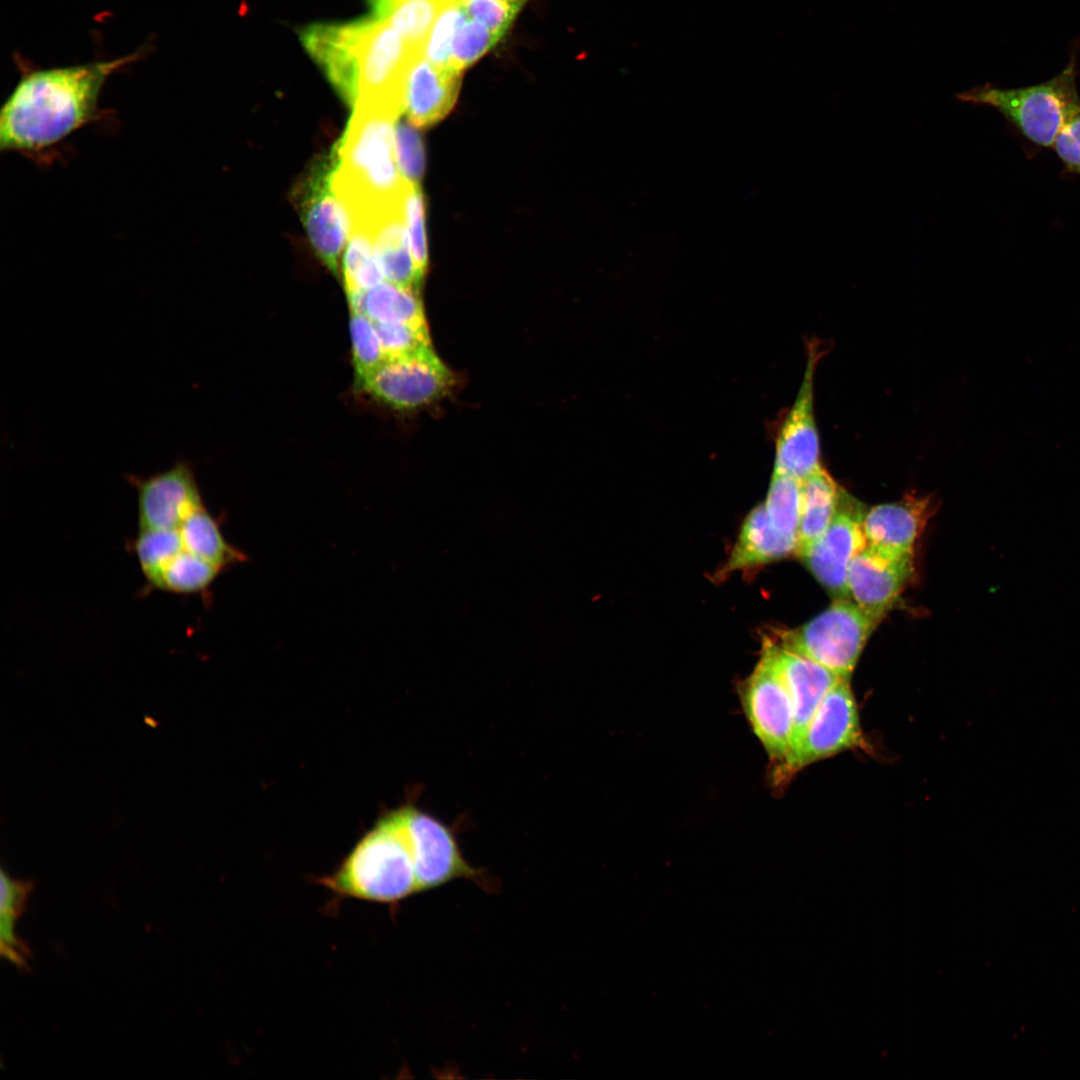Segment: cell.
Segmentation results:
<instances>
[{"instance_id":"9","label":"cell","mask_w":1080,"mask_h":1080,"mask_svg":"<svg viewBox=\"0 0 1080 1080\" xmlns=\"http://www.w3.org/2000/svg\"><path fill=\"white\" fill-rule=\"evenodd\" d=\"M762 648L760 661L743 682L741 699L755 735L780 765L791 750L793 706L770 652Z\"/></svg>"},{"instance_id":"17","label":"cell","mask_w":1080,"mask_h":1080,"mask_svg":"<svg viewBox=\"0 0 1080 1080\" xmlns=\"http://www.w3.org/2000/svg\"><path fill=\"white\" fill-rule=\"evenodd\" d=\"M929 505L928 499L908 496L872 507L862 520L866 545L893 555L912 556L927 522Z\"/></svg>"},{"instance_id":"29","label":"cell","mask_w":1080,"mask_h":1080,"mask_svg":"<svg viewBox=\"0 0 1080 1080\" xmlns=\"http://www.w3.org/2000/svg\"><path fill=\"white\" fill-rule=\"evenodd\" d=\"M350 333L353 364L359 380L382 364L385 356L375 324L364 314L351 310Z\"/></svg>"},{"instance_id":"10","label":"cell","mask_w":1080,"mask_h":1080,"mask_svg":"<svg viewBox=\"0 0 1080 1080\" xmlns=\"http://www.w3.org/2000/svg\"><path fill=\"white\" fill-rule=\"evenodd\" d=\"M335 168L333 151L318 162L301 184L299 209L307 236L316 255L334 274H338L340 257L349 237L347 213L337 197L332 176Z\"/></svg>"},{"instance_id":"5","label":"cell","mask_w":1080,"mask_h":1080,"mask_svg":"<svg viewBox=\"0 0 1080 1080\" xmlns=\"http://www.w3.org/2000/svg\"><path fill=\"white\" fill-rule=\"evenodd\" d=\"M877 622L855 602L838 598L805 625L774 632L770 637L840 678L849 679Z\"/></svg>"},{"instance_id":"16","label":"cell","mask_w":1080,"mask_h":1080,"mask_svg":"<svg viewBox=\"0 0 1080 1080\" xmlns=\"http://www.w3.org/2000/svg\"><path fill=\"white\" fill-rule=\"evenodd\" d=\"M462 72L438 67L423 55L411 65L405 84L404 112L416 128L435 125L454 107Z\"/></svg>"},{"instance_id":"25","label":"cell","mask_w":1080,"mask_h":1080,"mask_svg":"<svg viewBox=\"0 0 1080 1080\" xmlns=\"http://www.w3.org/2000/svg\"><path fill=\"white\" fill-rule=\"evenodd\" d=\"M221 571L219 567L183 549L150 585L179 595L199 594L208 590Z\"/></svg>"},{"instance_id":"8","label":"cell","mask_w":1080,"mask_h":1080,"mask_svg":"<svg viewBox=\"0 0 1080 1080\" xmlns=\"http://www.w3.org/2000/svg\"><path fill=\"white\" fill-rule=\"evenodd\" d=\"M358 383L366 393L386 405L414 409L444 397L455 379L430 347L411 355L386 359Z\"/></svg>"},{"instance_id":"4","label":"cell","mask_w":1080,"mask_h":1080,"mask_svg":"<svg viewBox=\"0 0 1080 1080\" xmlns=\"http://www.w3.org/2000/svg\"><path fill=\"white\" fill-rule=\"evenodd\" d=\"M1075 53L1053 78L1020 88L987 83L958 93V101L988 106L1001 114L1025 139L1039 147H1052L1058 133L1080 107Z\"/></svg>"},{"instance_id":"33","label":"cell","mask_w":1080,"mask_h":1080,"mask_svg":"<svg viewBox=\"0 0 1080 1080\" xmlns=\"http://www.w3.org/2000/svg\"><path fill=\"white\" fill-rule=\"evenodd\" d=\"M386 359L403 357L430 348L428 327L397 323H375Z\"/></svg>"},{"instance_id":"31","label":"cell","mask_w":1080,"mask_h":1080,"mask_svg":"<svg viewBox=\"0 0 1080 1080\" xmlns=\"http://www.w3.org/2000/svg\"><path fill=\"white\" fill-rule=\"evenodd\" d=\"M394 154L403 179L409 184L419 185L425 168V151L421 135L411 123L396 122Z\"/></svg>"},{"instance_id":"14","label":"cell","mask_w":1080,"mask_h":1080,"mask_svg":"<svg viewBox=\"0 0 1080 1080\" xmlns=\"http://www.w3.org/2000/svg\"><path fill=\"white\" fill-rule=\"evenodd\" d=\"M912 571V556L893 555L866 545L850 562L848 595L879 621L897 601Z\"/></svg>"},{"instance_id":"26","label":"cell","mask_w":1080,"mask_h":1080,"mask_svg":"<svg viewBox=\"0 0 1080 1080\" xmlns=\"http://www.w3.org/2000/svg\"><path fill=\"white\" fill-rule=\"evenodd\" d=\"M765 509L776 530L797 538L802 509V481L774 471Z\"/></svg>"},{"instance_id":"1","label":"cell","mask_w":1080,"mask_h":1080,"mask_svg":"<svg viewBox=\"0 0 1080 1080\" xmlns=\"http://www.w3.org/2000/svg\"><path fill=\"white\" fill-rule=\"evenodd\" d=\"M140 56L23 70L0 110L1 151L39 154L95 121L106 81Z\"/></svg>"},{"instance_id":"19","label":"cell","mask_w":1080,"mask_h":1080,"mask_svg":"<svg viewBox=\"0 0 1080 1080\" xmlns=\"http://www.w3.org/2000/svg\"><path fill=\"white\" fill-rule=\"evenodd\" d=\"M796 551L797 538L776 530L761 504L745 518L734 548L714 577L721 580L735 571L755 568Z\"/></svg>"},{"instance_id":"7","label":"cell","mask_w":1080,"mask_h":1080,"mask_svg":"<svg viewBox=\"0 0 1080 1080\" xmlns=\"http://www.w3.org/2000/svg\"><path fill=\"white\" fill-rule=\"evenodd\" d=\"M840 679L823 697L798 744L778 765L780 778L865 742L856 702L848 682Z\"/></svg>"},{"instance_id":"23","label":"cell","mask_w":1080,"mask_h":1080,"mask_svg":"<svg viewBox=\"0 0 1080 1080\" xmlns=\"http://www.w3.org/2000/svg\"><path fill=\"white\" fill-rule=\"evenodd\" d=\"M372 15L386 20L414 48L422 51L445 0H368Z\"/></svg>"},{"instance_id":"20","label":"cell","mask_w":1080,"mask_h":1080,"mask_svg":"<svg viewBox=\"0 0 1080 1080\" xmlns=\"http://www.w3.org/2000/svg\"><path fill=\"white\" fill-rule=\"evenodd\" d=\"M347 298L351 310L364 314L375 323L427 326L422 300L417 290L385 280L369 290Z\"/></svg>"},{"instance_id":"38","label":"cell","mask_w":1080,"mask_h":1080,"mask_svg":"<svg viewBox=\"0 0 1080 1080\" xmlns=\"http://www.w3.org/2000/svg\"><path fill=\"white\" fill-rule=\"evenodd\" d=\"M525 1L526 0H510V5L516 11V13H518Z\"/></svg>"},{"instance_id":"36","label":"cell","mask_w":1080,"mask_h":1080,"mask_svg":"<svg viewBox=\"0 0 1080 1080\" xmlns=\"http://www.w3.org/2000/svg\"><path fill=\"white\" fill-rule=\"evenodd\" d=\"M16 918L17 916L10 912L1 911V953L14 965L23 968L27 966L30 952L15 934Z\"/></svg>"},{"instance_id":"34","label":"cell","mask_w":1080,"mask_h":1080,"mask_svg":"<svg viewBox=\"0 0 1080 1080\" xmlns=\"http://www.w3.org/2000/svg\"><path fill=\"white\" fill-rule=\"evenodd\" d=\"M470 19L481 22L501 38L517 15L511 5L502 0H461Z\"/></svg>"},{"instance_id":"28","label":"cell","mask_w":1080,"mask_h":1080,"mask_svg":"<svg viewBox=\"0 0 1080 1080\" xmlns=\"http://www.w3.org/2000/svg\"><path fill=\"white\" fill-rule=\"evenodd\" d=\"M461 1L445 4L436 17L422 48L423 57L438 67H448L451 46L458 29L468 19Z\"/></svg>"},{"instance_id":"30","label":"cell","mask_w":1080,"mask_h":1080,"mask_svg":"<svg viewBox=\"0 0 1080 1080\" xmlns=\"http://www.w3.org/2000/svg\"><path fill=\"white\" fill-rule=\"evenodd\" d=\"M499 39L487 26L468 18L453 39L448 67L462 72L483 56Z\"/></svg>"},{"instance_id":"22","label":"cell","mask_w":1080,"mask_h":1080,"mask_svg":"<svg viewBox=\"0 0 1080 1080\" xmlns=\"http://www.w3.org/2000/svg\"><path fill=\"white\" fill-rule=\"evenodd\" d=\"M178 530L185 551L222 570L246 559L225 539L218 522L205 506L192 513Z\"/></svg>"},{"instance_id":"27","label":"cell","mask_w":1080,"mask_h":1080,"mask_svg":"<svg viewBox=\"0 0 1080 1080\" xmlns=\"http://www.w3.org/2000/svg\"><path fill=\"white\" fill-rule=\"evenodd\" d=\"M140 569L149 583L183 550L178 529L138 530L131 543Z\"/></svg>"},{"instance_id":"35","label":"cell","mask_w":1080,"mask_h":1080,"mask_svg":"<svg viewBox=\"0 0 1080 1080\" xmlns=\"http://www.w3.org/2000/svg\"><path fill=\"white\" fill-rule=\"evenodd\" d=\"M1052 147L1065 172L1080 174V107L1064 124Z\"/></svg>"},{"instance_id":"18","label":"cell","mask_w":1080,"mask_h":1080,"mask_svg":"<svg viewBox=\"0 0 1080 1080\" xmlns=\"http://www.w3.org/2000/svg\"><path fill=\"white\" fill-rule=\"evenodd\" d=\"M403 202L404 195L385 204L369 218L365 226L370 230L385 280L419 291L423 278L412 257Z\"/></svg>"},{"instance_id":"21","label":"cell","mask_w":1080,"mask_h":1080,"mask_svg":"<svg viewBox=\"0 0 1080 1080\" xmlns=\"http://www.w3.org/2000/svg\"><path fill=\"white\" fill-rule=\"evenodd\" d=\"M842 494L843 489L822 466L802 481V509L796 551L798 556L828 528Z\"/></svg>"},{"instance_id":"32","label":"cell","mask_w":1080,"mask_h":1080,"mask_svg":"<svg viewBox=\"0 0 1080 1080\" xmlns=\"http://www.w3.org/2000/svg\"><path fill=\"white\" fill-rule=\"evenodd\" d=\"M404 215L415 267L424 278L428 266L425 202L419 185L408 184L404 194Z\"/></svg>"},{"instance_id":"12","label":"cell","mask_w":1080,"mask_h":1080,"mask_svg":"<svg viewBox=\"0 0 1080 1080\" xmlns=\"http://www.w3.org/2000/svg\"><path fill=\"white\" fill-rule=\"evenodd\" d=\"M864 513L843 491L836 514L825 532L799 557L833 595L847 598L851 560L866 546Z\"/></svg>"},{"instance_id":"15","label":"cell","mask_w":1080,"mask_h":1080,"mask_svg":"<svg viewBox=\"0 0 1080 1080\" xmlns=\"http://www.w3.org/2000/svg\"><path fill=\"white\" fill-rule=\"evenodd\" d=\"M762 647L770 652L791 698L794 714L791 753L825 694L843 678L826 667L781 646L769 635L764 637Z\"/></svg>"},{"instance_id":"37","label":"cell","mask_w":1080,"mask_h":1080,"mask_svg":"<svg viewBox=\"0 0 1080 1080\" xmlns=\"http://www.w3.org/2000/svg\"><path fill=\"white\" fill-rule=\"evenodd\" d=\"M31 889V881L13 880L1 870V911L20 915Z\"/></svg>"},{"instance_id":"3","label":"cell","mask_w":1080,"mask_h":1080,"mask_svg":"<svg viewBox=\"0 0 1080 1080\" xmlns=\"http://www.w3.org/2000/svg\"><path fill=\"white\" fill-rule=\"evenodd\" d=\"M320 882L338 896L382 904L419 891L410 849L390 812Z\"/></svg>"},{"instance_id":"13","label":"cell","mask_w":1080,"mask_h":1080,"mask_svg":"<svg viewBox=\"0 0 1080 1080\" xmlns=\"http://www.w3.org/2000/svg\"><path fill=\"white\" fill-rule=\"evenodd\" d=\"M129 480L137 491L138 530L179 529L204 506L194 474L184 461L149 477Z\"/></svg>"},{"instance_id":"24","label":"cell","mask_w":1080,"mask_h":1080,"mask_svg":"<svg viewBox=\"0 0 1080 1080\" xmlns=\"http://www.w3.org/2000/svg\"><path fill=\"white\" fill-rule=\"evenodd\" d=\"M348 239L343 258V277L347 297H350L377 286L385 281V277L370 230L363 225H352Z\"/></svg>"},{"instance_id":"6","label":"cell","mask_w":1080,"mask_h":1080,"mask_svg":"<svg viewBox=\"0 0 1080 1080\" xmlns=\"http://www.w3.org/2000/svg\"><path fill=\"white\" fill-rule=\"evenodd\" d=\"M410 849L419 891L466 878L482 884V872L463 857L454 831L434 816L407 804L390 811Z\"/></svg>"},{"instance_id":"2","label":"cell","mask_w":1080,"mask_h":1080,"mask_svg":"<svg viewBox=\"0 0 1080 1080\" xmlns=\"http://www.w3.org/2000/svg\"><path fill=\"white\" fill-rule=\"evenodd\" d=\"M396 112L357 102L341 140L333 149L332 186L350 219L364 218L400 199L408 186L394 154Z\"/></svg>"},{"instance_id":"11","label":"cell","mask_w":1080,"mask_h":1080,"mask_svg":"<svg viewBox=\"0 0 1080 1080\" xmlns=\"http://www.w3.org/2000/svg\"><path fill=\"white\" fill-rule=\"evenodd\" d=\"M822 353L817 341L808 343L806 367L800 389L776 437L774 471L801 481L821 467L819 435L814 416L813 383Z\"/></svg>"}]
</instances>
